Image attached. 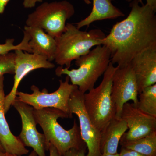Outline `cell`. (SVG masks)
Returning a JSON list of instances; mask_svg holds the SVG:
<instances>
[{"instance_id": "5bb4252c", "label": "cell", "mask_w": 156, "mask_h": 156, "mask_svg": "<svg viewBox=\"0 0 156 156\" xmlns=\"http://www.w3.org/2000/svg\"><path fill=\"white\" fill-rule=\"evenodd\" d=\"M4 76L0 77V142L5 152L14 156L27 154L29 151L26 148L18 136L12 134L6 119L4 108L5 99Z\"/></svg>"}, {"instance_id": "44dd1931", "label": "cell", "mask_w": 156, "mask_h": 156, "mask_svg": "<svg viewBox=\"0 0 156 156\" xmlns=\"http://www.w3.org/2000/svg\"><path fill=\"white\" fill-rule=\"evenodd\" d=\"M15 56L14 52L0 54V77L6 74H14Z\"/></svg>"}, {"instance_id": "9c48e42d", "label": "cell", "mask_w": 156, "mask_h": 156, "mask_svg": "<svg viewBox=\"0 0 156 156\" xmlns=\"http://www.w3.org/2000/svg\"><path fill=\"white\" fill-rule=\"evenodd\" d=\"M113 79L112 97L115 108V117L121 119L125 104L131 100L136 106L138 102V86L130 63L126 66H118Z\"/></svg>"}, {"instance_id": "83f0119b", "label": "cell", "mask_w": 156, "mask_h": 156, "mask_svg": "<svg viewBox=\"0 0 156 156\" xmlns=\"http://www.w3.org/2000/svg\"><path fill=\"white\" fill-rule=\"evenodd\" d=\"M0 156H14L13 155L10 154L5 152H0Z\"/></svg>"}, {"instance_id": "5b68a950", "label": "cell", "mask_w": 156, "mask_h": 156, "mask_svg": "<svg viewBox=\"0 0 156 156\" xmlns=\"http://www.w3.org/2000/svg\"><path fill=\"white\" fill-rule=\"evenodd\" d=\"M118 67L110 62L100 85L84 94V106L87 114L94 126L100 132L115 117L112 87L114 75Z\"/></svg>"}, {"instance_id": "30bf717a", "label": "cell", "mask_w": 156, "mask_h": 156, "mask_svg": "<svg viewBox=\"0 0 156 156\" xmlns=\"http://www.w3.org/2000/svg\"><path fill=\"white\" fill-rule=\"evenodd\" d=\"M14 82L11 92L5 97L4 108L5 114L16 99L19 84L24 77L34 70L39 69H51L55 64L48 61L44 56L29 53L22 50H16Z\"/></svg>"}, {"instance_id": "cb8c5ba5", "label": "cell", "mask_w": 156, "mask_h": 156, "mask_svg": "<svg viewBox=\"0 0 156 156\" xmlns=\"http://www.w3.org/2000/svg\"><path fill=\"white\" fill-rule=\"evenodd\" d=\"M43 0H23V7L26 9L34 8L37 3L42 2Z\"/></svg>"}, {"instance_id": "7a4b0ae2", "label": "cell", "mask_w": 156, "mask_h": 156, "mask_svg": "<svg viewBox=\"0 0 156 156\" xmlns=\"http://www.w3.org/2000/svg\"><path fill=\"white\" fill-rule=\"evenodd\" d=\"M34 116L37 124L44 131L45 139V149L48 151L50 144L56 148L61 156L70 149H81L87 147L82 139L80 126L76 120L72 128L66 130L58 122L59 118L67 119L68 116L57 109L44 108L34 110Z\"/></svg>"}, {"instance_id": "ac0fdd59", "label": "cell", "mask_w": 156, "mask_h": 156, "mask_svg": "<svg viewBox=\"0 0 156 156\" xmlns=\"http://www.w3.org/2000/svg\"><path fill=\"white\" fill-rule=\"evenodd\" d=\"M123 147L146 156H156V131L142 138L120 142Z\"/></svg>"}, {"instance_id": "f546056e", "label": "cell", "mask_w": 156, "mask_h": 156, "mask_svg": "<svg viewBox=\"0 0 156 156\" xmlns=\"http://www.w3.org/2000/svg\"><path fill=\"white\" fill-rule=\"evenodd\" d=\"M28 156H38L36 153L34 151H33Z\"/></svg>"}, {"instance_id": "1f68e13d", "label": "cell", "mask_w": 156, "mask_h": 156, "mask_svg": "<svg viewBox=\"0 0 156 156\" xmlns=\"http://www.w3.org/2000/svg\"><path fill=\"white\" fill-rule=\"evenodd\" d=\"M83 1L84 2H85V3H86L87 4H88V5L91 4V2H90L89 0H83Z\"/></svg>"}, {"instance_id": "6da1fadb", "label": "cell", "mask_w": 156, "mask_h": 156, "mask_svg": "<svg viewBox=\"0 0 156 156\" xmlns=\"http://www.w3.org/2000/svg\"><path fill=\"white\" fill-rule=\"evenodd\" d=\"M130 6L127 18L113 25L101 44L110 51L111 62L119 67L144 50L156 47V11L146 4L140 5L137 0Z\"/></svg>"}, {"instance_id": "9a60e30c", "label": "cell", "mask_w": 156, "mask_h": 156, "mask_svg": "<svg viewBox=\"0 0 156 156\" xmlns=\"http://www.w3.org/2000/svg\"><path fill=\"white\" fill-rule=\"evenodd\" d=\"M24 30L30 37L29 44L32 53L44 56L50 62L55 60L56 48L55 38L42 29L35 27L26 25Z\"/></svg>"}, {"instance_id": "d6986e66", "label": "cell", "mask_w": 156, "mask_h": 156, "mask_svg": "<svg viewBox=\"0 0 156 156\" xmlns=\"http://www.w3.org/2000/svg\"><path fill=\"white\" fill-rule=\"evenodd\" d=\"M139 95L136 107L144 112L156 118V84L146 87Z\"/></svg>"}, {"instance_id": "4316f807", "label": "cell", "mask_w": 156, "mask_h": 156, "mask_svg": "<svg viewBox=\"0 0 156 156\" xmlns=\"http://www.w3.org/2000/svg\"><path fill=\"white\" fill-rule=\"evenodd\" d=\"M10 0H0V15L2 14Z\"/></svg>"}, {"instance_id": "52a82bcc", "label": "cell", "mask_w": 156, "mask_h": 156, "mask_svg": "<svg viewBox=\"0 0 156 156\" xmlns=\"http://www.w3.org/2000/svg\"><path fill=\"white\" fill-rule=\"evenodd\" d=\"M69 77L66 76L65 80H59V87L55 92L48 93L46 89L40 91L35 85L31 87V94L18 92L16 99L27 104L34 109L54 108L57 109L67 115L69 118H72L73 115L69 110V101L73 91L77 87L69 83Z\"/></svg>"}, {"instance_id": "d4e9b609", "label": "cell", "mask_w": 156, "mask_h": 156, "mask_svg": "<svg viewBox=\"0 0 156 156\" xmlns=\"http://www.w3.org/2000/svg\"><path fill=\"white\" fill-rule=\"evenodd\" d=\"M128 2H131L134 0H126ZM139 3L141 5H143L142 0H137ZM146 5L150 6L152 9H153L154 11H156V0H146Z\"/></svg>"}, {"instance_id": "7c38bea8", "label": "cell", "mask_w": 156, "mask_h": 156, "mask_svg": "<svg viewBox=\"0 0 156 156\" xmlns=\"http://www.w3.org/2000/svg\"><path fill=\"white\" fill-rule=\"evenodd\" d=\"M12 105L21 118L22 129L18 136L20 139L25 147H31L38 156H47L44 135L37 130L33 108L16 99Z\"/></svg>"}, {"instance_id": "7402d4cb", "label": "cell", "mask_w": 156, "mask_h": 156, "mask_svg": "<svg viewBox=\"0 0 156 156\" xmlns=\"http://www.w3.org/2000/svg\"><path fill=\"white\" fill-rule=\"evenodd\" d=\"M87 147H85L81 149H71L67 151L63 156H87Z\"/></svg>"}, {"instance_id": "8992f818", "label": "cell", "mask_w": 156, "mask_h": 156, "mask_svg": "<svg viewBox=\"0 0 156 156\" xmlns=\"http://www.w3.org/2000/svg\"><path fill=\"white\" fill-rule=\"evenodd\" d=\"M75 12L74 6L66 0L45 2L29 14L26 24L27 26L41 28L56 38L65 30L66 21L73 17Z\"/></svg>"}, {"instance_id": "ffe728a7", "label": "cell", "mask_w": 156, "mask_h": 156, "mask_svg": "<svg viewBox=\"0 0 156 156\" xmlns=\"http://www.w3.org/2000/svg\"><path fill=\"white\" fill-rule=\"evenodd\" d=\"M30 40L29 35L23 30V37L22 41L18 44L14 45V39H7L5 43L0 44V54H5L16 50H22L29 53H31V49L29 44Z\"/></svg>"}, {"instance_id": "2e32d148", "label": "cell", "mask_w": 156, "mask_h": 156, "mask_svg": "<svg viewBox=\"0 0 156 156\" xmlns=\"http://www.w3.org/2000/svg\"><path fill=\"white\" fill-rule=\"evenodd\" d=\"M126 122L115 117L101 131L100 150L102 154H116L120 140L128 130Z\"/></svg>"}, {"instance_id": "8fae6325", "label": "cell", "mask_w": 156, "mask_h": 156, "mask_svg": "<svg viewBox=\"0 0 156 156\" xmlns=\"http://www.w3.org/2000/svg\"><path fill=\"white\" fill-rule=\"evenodd\" d=\"M121 119L126 122L129 131L124 134L120 142L140 139L156 131V118L144 112L134 103L124 104Z\"/></svg>"}, {"instance_id": "f1b7e54d", "label": "cell", "mask_w": 156, "mask_h": 156, "mask_svg": "<svg viewBox=\"0 0 156 156\" xmlns=\"http://www.w3.org/2000/svg\"><path fill=\"white\" fill-rule=\"evenodd\" d=\"M101 156H119V154H102Z\"/></svg>"}, {"instance_id": "e0dca14e", "label": "cell", "mask_w": 156, "mask_h": 156, "mask_svg": "<svg viewBox=\"0 0 156 156\" xmlns=\"http://www.w3.org/2000/svg\"><path fill=\"white\" fill-rule=\"evenodd\" d=\"M113 0H92L93 7L88 17L76 23L77 28L80 29L83 27H89L92 23L106 19H114L123 17L125 14L112 2Z\"/></svg>"}, {"instance_id": "277c9868", "label": "cell", "mask_w": 156, "mask_h": 156, "mask_svg": "<svg viewBox=\"0 0 156 156\" xmlns=\"http://www.w3.org/2000/svg\"><path fill=\"white\" fill-rule=\"evenodd\" d=\"M111 62V52L104 45H99L86 55L75 60L77 69L69 70L59 66L56 70L58 76L66 75L72 84L77 86L82 93L94 88L101 76L104 74Z\"/></svg>"}, {"instance_id": "ba28073f", "label": "cell", "mask_w": 156, "mask_h": 156, "mask_svg": "<svg viewBox=\"0 0 156 156\" xmlns=\"http://www.w3.org/2000/svg\"><path fill=\"white\" fill-rule=\"evenodd\" d=\"M84 93L76 88L69 101L71 113L77 116L82 139L86 143L88 152L87 156H101L100 150L101 132L93 125L84 106Z\"/></svg>"}, {"instance_id": "4fadbf2b", "label": "cell", "mask_w": 156, "mask_h": 156, "mask_svg": "<svg viewBox=\"0 0 156 156\" xmlns=\"http://www.w3.org/2000/svg\"><path fill=\"white\" fill-rule=\"evenodd\" d=\"M130 64L135 75L139 93L156 83V47L144 50L134 56Z\"/></svg>"}, {"instance_id": "603a6c76", "label": "cell", "mask_w": 156, "mask_h": 156, "mask_svg": "<svg viewBox=\"0 0 156 156\" xmlns=\"http://www.w3.org/2000/svg\"><path fill=\"white\" fill-rule=\"evenodd\" d=\"M119 156H146L135 151L122 147Z\"/></svg>"}, {"instance_id": "484cf974", "label": "cell", "mask_w": 156, "mask_h": 156, "mask_svg": "<svg viewBox=\"0 0 156 156\" xmlns=\"http://www.w3.org/2000/svg\"><path fill=\"white\" fill-rule=\"evenodd\" d=\"M48 151L50 152L49 156H61L58 152L56 148L52 144H50L49 145Z\"/></svg>"}, {"instance_id": "3957f363", "label": "cell", "mask_w": 156, "mask_h": 156, "mask_svg": "<svg viewBox=\"0 0 156 156\" xmlns=\"http://www.w3.org/2000/svg\"><path fill=\"white\" fill-rule=\"evenodd\" d=\"M106 35L98 29L84 31L73 23H67L65 30L55 38L56 42L55 62L69 69L72 62L89 53L95 46L101 45Z\"/></svg>"}, {"instance_id": "4dcf8cb0", "label": "cell", "mask_w": 156, "mask_h": 156, "mask_svg": "<svg viewBox=\"0 0 156 156\" xmlns=\"http://www.w3.org/2000/svg\"><path fill=\"white\" fill-rule=\"evenodd\" d=\"M5 152V150H4L2 146L1 142H0V152Z\"/></svg>"}]
</instances>
